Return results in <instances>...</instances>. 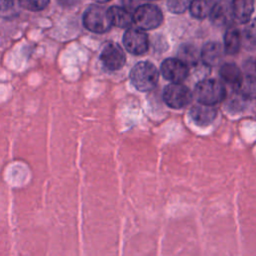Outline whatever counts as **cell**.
<instances>
[{"label":"cell","instance_id":"cell-1","mask_svg":"<svg viewBox=\"0 0 256 256\" xmlns=\"http://www.w3.org/2000/svg\"><path fill=\"white\" fill-rule=\"evenodd\" d=\"M159 78V72L157 68L148 61L138 62L130 72V79L134 87L142 92L152 90Z\"/></svg>","mask_w":256,"mask_h":256},{"label":"cell","instance_id":"cell-2","mask_svg":"<svg viewBox=\"0 0 256 256\" xmlns=\"http://www.w3.org/2000/svg\"><path fill=\"white\" fill-rule=\"evenodd\" d=\"M194 96L200 104L212 106L225 99L226 89L216 79H205L196 84Z\"/></svg>","mask_w":256,"mask_h":256},{"label":"cell","instance_id":"cell-3","mask_svg":"<svg viewBox=\"0 0 256 256\" xmlns=\"http://www.w3.org/2000/svg\"><path fill=\"white\" fill-rule=\"evenodd\" d=\"M83 24L85 28L94 33L108 31L112 26L108 9L99 5L89 6L83 14Z\"/></svg>","mask_w":256,"mask_h":256},{"label":"cell","instance_id":"cell-4","mask_svg":"<svg viewBox=\"0 0 256 256\" xmlns=\"http://www.w3.org/2000/svg\"><path fill=\"white\" fill-rule=\"evenodd\" d=\"M133 22L141 30H152L161 25L163 14L153 4H143L133 11Z\"/></svg>","mask_w":256,"mask_h":256},{"label":"cell","instance_id":"cell-5","mask_svg":"<svg viewBox=\"0 0 256 256\" xmlns=\"http://www.w3.org/2000/svg\"><path fill=\"white\" fill-rule=\"evenodd\" d=\"M164 102L171 108L186 107L192 100V93L187 86L181 83H171L163 91Z\"/></svg>","mask_w":256,"mask_h":256},{"label":"cell","instance_id":"cell-6","mask_svg":"<svg viewBox=\"0 0 256 256\" xmlns=\"http://www.w3.org/2000/svg\"><path fill=\"white\" fill-rule=\"evenodd\" d=\"M123 44L131 54L142 55L148 50V37L141 29L129 28L123 35Z\"/></svg>","mask_w":256,"mask_h":256},{"label":"cell","instance_id":"cell-7","mask_svg":"<svg viewBox=\"0 0 256 256\" xmlns=\"http://www.w3.org/2000/svg\"><path fill=\"white\" fill-rule=\"evenodd\" d=\"M100 60L108 70L115 71L124 66L126 58L122 48L118 44L110 42L103 47L100 53Z\"/></svg>","mask_w":256,"mask_h":256},{"label":"cell","instance_id":"cell-8","mask_svg":"<svg viewBox=\"0 0 256 256\" xmlns=\"http://www.w3.org/2000/svg\"><path fill=\"white\" fill-rule=\"evenodd\" d=\"M161 73L172 83H181L188 75V67L178 58H168L161 64Z\"/></svg>","mask_w":256,"mask_h":256},{"label":"cell","instance_id":"cell-9","mask_svg":"<svg viewBox=\"0 0 256 256\" xmlns=\"http://www.w3.org/2000/svg\"><path fill=\"white\" fill-rule=\"evenodd\" d=\"M209 16L214 24L219 26L227 25L229 22L232 21L233 18L231 4L226 0H220L218 2H215Z\"/></svg>","mask_w":256,"mask_h":256},{"label":"cell","instance_id":"cell-10","mask_svg":"<svg viewBox=\"0 0 256 256\" xmlns=\"http://www.w3.org/2000/svg\"><path fill=\"white\" fill-rule=\"evenodd\" d=\"M190 116L196 124L208 125L216 118L217 111L210 105L199 104L190 109Z\"/></svg>","mask_w":256,"mask_h":256},{"label":"cell","instance_id":"cell-11","mask_svg":"<svg viewBox=\"0 0 256 256\" xmlns=\"http://www.w3.org/2000/svg\"><path fill=\"white\" fill-rule=\"evenodd\" d=\"M233 17L240 23H247L251 20L254 12V0H233L231 3Z\"/></svg>","mask_w":256,"mask_h":256},{"label":"cell","instance_id":"cell-12","mask_svg":"<svg viewBox=\"0 0 256 256\" xmlns=\"http://www.w3.org/2000/svg\"><path fill=\"white\" fill-rule=\"evenodd\" d=\"M111 24L119 28H128L133 23V15L124 7L111 6L108 8Z\"/></svg>","mask_w":256,"mask_h":256},{"label":"cell","instance_id":"cell-13","mask_svg":"<svg viewBox=\"0 0 256 256\" xmlns=\"http://www.w3.org/2000/svg\"><path fill=\"white\" fill-rule=\"evenodd\" d=\"M223 50L217 42H207L202 49L200 58L208 66H216L223 58Z\"/></svg>","mask_w":256,"mask_h":256},{"label":"cell","instance_id":"cell-14","mask_svg":"<svg viewBox=\"0 0 256 256\" xmlns=\"http://www.w3.org/2000/svg\"><path fill=\"white\" fill-rule=\"evenodd\" d=\"M242 43V35L237 28H229L224 35V52L229 55L236 54Z\"/></svg>","mask_w":256,"mask_h":256},{"label":"cell","instance_id":"cell-15","mask_svg":"<svg viewBox=\"0 0 256 256\" xmlns=\"http://www.w3.org/2000/svg\"><path fill=\"white\" fill-rule=\"evenodd\" d=\"M235 87L237 93L244 99L256 98V77L252 75L241 77Z\"/></svg>","mask_w":256,"mask_h":256},{"label":"cell","instance_id":"cell-16","mask_svg":"<svg viewBox=\"0 0 256 256\" xmlns=\"http://www.w3.org/2000/svg\"><path fill=\"white\" fill-rule=\"evenodd\" d=\"M178 59L187 67L195 66L200 60V54L197 48L191 44H182L178 50Z\"/></svg>","mask_w":256,"mask_h":256},{"label":"cell","instance_id":"cell-17","mask_svg":"<svg viewBox=\"0 0 256 256\" xmlns=\"http://www.w3.org/2000/svg\"><path fill=\"white\" fill-rule=\"evenodd\" d=\"M215 0H192L189 6L191 15L196 19H204L209 16Z\"/></svg>","mask_w":256,"mask_h":256},{"label":"cell","instance_id":"cell-18","mask_svg":"<svg viewBox=\"0 0 256 256\" xmlns=\"http://www.w3.org/2000/svg\"><path fill=\"white\" fill-rule=\"evenodd\" d=\"M219 74L223 80H225L226 82L233 84V85H236L242 77L239 68L233 63L223 64L220 67Z\"/></svg>","mask_w":256,"mask_h":256},{"label":"cell","instance_id":"cell-19","mask_svg":"<svg viewBox=\"0 0 256 256\" xmlns=\"http://www.w3.org/2000/svg\"><path fill=\"white\" fill-rule=\"evenodd\" d=\"M245 27L243 28L242 38L249 46H256V19L250 20L245 23Z\"/></svg>","mask_w":256,"mask_h":256},{"label":"cell","instance_id":"cell-20","mask_svg":"<svg viewBox=\"0 0 256 256\" xmlns=\"http://www.w3.org/2000/svg\"><path fill=\"white\" fill-rule=\"evenodd\" d=\"M192 0H166L168 10L172 13L180 14L186 11Z\"/></svg>","mask_w":256,"mask_h":256},{"label":"cell","instance_id":"cell-21","mask_svg":"<svg viewBox=\"0 0 256 256\" xmlns=\"http://www.w3.org/2000/svg\"><path fill=\"white\" fill-rule=\"evenodd\" d=\"M50 0H18L21 7L29 11H40L43 10Z\"/></svg>","mask_w":256,"mask_h":256},{"label":"cell","instance_id":"cell-22","mask_svg":"<svg viewBox=\"0 0 256 256\" xmlns=\"http://www.w3.org/2000/svg\"><path fill=\"white\" fill-rule=\"evenodd\" d=\"M13 0H0V11L7 10L12 7Z\"/></svg>","mask_w":256,"mask_h":256},{"label":"cell","instance_id":"cell-23","mask_svg":"<svg viewBox=\"0 0 256 256\" xmlns=\"http://www.w3.org/2000/svg\"><path fill=\"white\" fill-rule=\"evenodd\" d=\"M95 1H97V2H99V3H106V2H108V1H110V0H95Z\"/></svg>","mask_w":256,"mask_h":256},{"label":"cell","instance_id":"cell-24","mask_svg":"<svg viewBox=\"0 0 256 256\" xmlns=\"http://www.w3.org/2000/svg\"><path fill=\"white\" fill-rule=\"evenodd\" d=\"M255 68H256V62H255Z\"/></svg>","mask_w":256,"mask_h":256}]
</instances>
